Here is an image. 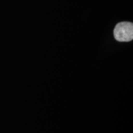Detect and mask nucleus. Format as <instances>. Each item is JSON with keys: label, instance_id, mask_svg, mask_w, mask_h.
I'll return each mask as SVG.
<instances>
[{"label": "nucleus", "instance_id": "1", "mask_svg": "<svg viewBox=\"0 0 133 133\" xmlns=\"http://www.w3.org/2000/svg\"><path fill=\"white\" fill-rule=\"evenodd\" d=\"M114 37L118 42H130L133 38V24L132 22H123L115 26Z\"/></svg>", "mask_w": 133, "mask_h": 133}]
</instances>
